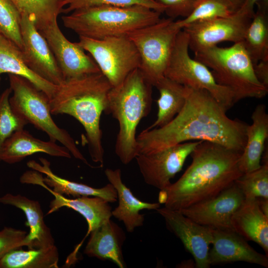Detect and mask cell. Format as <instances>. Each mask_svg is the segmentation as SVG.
I'll list each match as a JSON object with an SVG mask.
<instances>
[{"instance_id":"6da1fadb","label":"cell","mask_w":268,"mask_h":268,"mask_svg":"<svg viewBox=\"0 0 268 268\" xmlns=\"http://www.w3.org/2000/svg\"><path fill=\"white\" fill-rule=\"evenodd\" d=\"M186 87L185 105L173 119L162 127L145 129L136 137L138 155L193 140L215 142L242 153L248 125L229 118L207 91Z\"/></svg>"},{"instance_id":"7a4b0ae2","label":"cell","mask_w":268,"mask_h":268,"mask_svg":"<svg viewBox=\"0 0 268 268\" xmlns=\"http://www.w3.org/2000/svg\"><path fill=\"white\" fill-rule=\"evenodd\" d=\"M241 154L215 142L200 141L190 154L191 165L176 182L160 191L159 202L180 211L215 197L243 174L239 166Z\"/></svg>"},{"instance_id":"3957f363","label":"cell","mask_w":268,"mask_h":268,"mask_svg":"<svg viewBox=\"0 0 268 268\" xmlns=\"http://www.w3.org/2000/svg\"><path fill=\"white\" fill-rule=\"evenodd\" d=\"M112 87L101 72L89 74L64 80L50 99L52 115H68L82 125L91 160L101 167L104 150L100 118Z\"/></svg>"},{"instance_id":"277c9868","label":"cell","mask_w":268,"mask_h":268,"mask_svg":"<svg viewBox=\"0 0 268 268\" xmlns=\"http://www.w3.org/2000/svg\"><path fill=\"white\" fill-rule=\"evenodd\" d=\"M152 87L137 68L108 92L104 112L118 122L115 152L124 164L130 163L138 154L136 128L151 110Z\"/></svg>"},{"instance_id":"5b68a950","label":"cell","mask_w":268,"mask_h":268,"mask_svg":"<svg viewBox=\"0 0 268 268\" xmlns=\"http://www.w3.org/2000/svg\"><path fill=\"white\" fill-rule=\"evenodd\" d=\"M161 13L142 5H97L78 9L62 16L64 26L79 37L102 39L127 36L161 19Z\"/></svg>"},{"instance_id":"8992f818","label":"cell","mask_w":268,"mask_h":268,"mask_svg":"<svg viewBox=\"0 0 268 268\" xmlns=\"http://www.w3.org/2000/svg\"><path fill=\"white\" fill-rule=\"evenodd\" d=\"M194 59L209 68L216 81L231 90L235 103L247 98L261 99L268 92L256 77L254 64L242 41L229 47L217 46L194 52Z\"/></svg>"},{"instance_id":"52a82bcc","label":"cell","mask_w":268,"mask_h":268,"mask_svg":"<svg viewBox=\"0 0 268 268\" xmlns=\"http://www.w3.org/2000/svg\"><path fill=\"white\" fill-rule=\"evenodd\" d=\"M8 76L12 91L9 103L12 110L28 124L46 133L50 140L60 142L74 158L91 166L72 137L54 121L49 97L27 79L12 74Z\"/></svg>"},{"instance_id":"ba28073f","label":"cell","mask_w":268,"mask_h":268,"mask_svg":"<svg viewBox=\"0 0 268 268\" xmlns=\"http://www.w3.org/2000/svg\"><path fill=\"white\" fill-rule=\"evenodd\" d=\"M181 30L171 18L136 29L127 36L136 47L140 70L153 86L164 76L177 34Z\"/></svg>"},{"instance_id":"9c48e42d","label":"cell","mask_w":268,"mask_h":268,"mask_svg":"<svg viewBox=\"0 0 268 268\" xmlns=\"http://www.w3.org/2000/svg\"><path fill=\"white\" fill-rule=\"evenodd\" d=\"M189 37L177 34L164 76L185 86L207 91L227 111L235 103L233 92L219 84L209 68L189 55Z\"/></svg>"},{"instance_id":"30bf717a","label":"cell","mask_w":268,"mask_h":268,"mask_svg":"<svg viewBox=\"0 0 268 268\" xmlns=\"http://www.w3.org/2000/svg\"><path fill=\"white\" fill-rule=\"evenodd\" d=\"M77 43L91 55L112 87L121 84L131 72L139 67L138 52L127 36L102 39L79 37Z\"/></svg>"},{"instance_id":"8fae6325","label":"cell","mask_w":268,"mask_h":268,"mask_svg":"<svg viewBox=\"0 0 268 268\" xmlns=\"http://www.w3.org/2000/svg\"><path fill=\"white\" fill-rule=\"evenodd\" d=\"M252 18L239 9L228 16L196 22L182 30L188 35L189 49L195 52L225 41H242Z\"/></svg>"},{"instance_id":"7c38bea8","label":"cell","mask_w":268,"mask_h":268,"mask_svg":"<svg viewBox=\"0 0 268 268\" xmlns=\"http://www.w3.org/2000/svg\"><path fill=\"white\" fill-rule=\"evenodd\" d=\"M200 142L187 141L137 155L135 159L145 183L160 191L166 189Z\"/></svg>"},{"instance_id":"4fadbf2b","label":"cell","mask_w":268,"mask_h":268,"mask_svg":"<svg viewBox=\"0 0 268 268\" xmlns=\"http://www.w3.org/2000/svg\"><path fill=\"white\" fill-rule=\"evenodd\" d=\"M38 30L47 41L64 80L100 72L92 58L77 42H71L65 36L57 20Z\"/></svg>"},{"instance_id":"5bb4252c","label":"cell","mask_w":268,"mask_h":268,"mask_svg":"<svg viewBox=\"0 0 268 268\" xmlns=\"http://www.w3.org/2000/svg\"><path fill=\"white\" fill-rule=\"evenodd\" d=\"M20 26L22 46L21 49L27 67L46 81L56 85L64 80L55 57L34 21L20 14Z\"/></svg>"},{"instance_id":"9a60e30c","label":"cell","mask_w":268,"mask_h":268,"mask_svg":"<svg viewBox=\"0 0 268 268\" xmlns=\"http://www.w3.org/2000/svg\"><path fill=\"white\" fill-rule=\"evenodd\" d=\"M156 210L164 218L167 228L180 239L192 255L196 267L209 268L208 256L213 229L195 222L180 211L165 207Z\"/></svg>"},{"instance_id":"2e32d148","label":"cell","mask_w":268,"mask_h":268,"mask_svg":"<svg viewBox=\"0 0 268 268\" xmlns=\"http://www.w3.org/2000/svg\"><path fill=\"white\" fill-rule=\"evenodd\" d=\"M244 200L243 193L234 183L215 197L180 211L200 224L213 229L233 231L232 217Z\"/></svg>"},{"instance_id":"e0dca14e","label":"cell","mask_w":268,"mask_h":268,"mask_svg":"<svg viewBox=\"0 0 268 268\" xmlns=\"http://www.w3.org/2000/svg\"><path fill=\"white\" fill-rule=\"evenodd\" d=\"M23 184L39 185L49 191L54 197L50 202L47 214L53 213L63 207H67L79 213L88 224L87 237L94 229L111 219L112 209L109 202L98 197L81 196L70 199L53 191L42 180L41 173L35 171L25 172L21 177Z\"/></svg>"},{"instance_id":"ac0fdd59","label":"cell","mask_w":268,"mask_h":268,"mask_svg":"<svg viewBox=\"0 0 268 268\" xmlns=\"http://www.w3.org/2000/svg\"><path fill=\"white\" fill-rule=\"evenodd\" d=\"M210 265L245 262L268 267V258L254 250L241 236L230 230L213 229Z\"/></svg>"},{"instance_id":"d6986e66","label":"cell","mask_w":268,"mask_h":268,"mask_svg":"<svg viewBox=\"0 0 268 268\" xmlns=\"http://www.w3.org/2000/svg\"><path fill=\"white\" fill-rule=\"evenodd\" d=\"M105 174L115 188L119 201L118 205L112 211V216L124 223L128 232H133L143 224L144 215L139 211L144 209L156 210L160 203L144 202L136 198L123 183L120 169L107 168Z\"/></svg>"},{"instance_id":"ffe728a7","label":"cell","mask_w":268,"mask_h":268,"mask_svg":"<svg viewBox=\"0 0 268 268\" xmlns=\"http://www.w3.org/2000/svg\"><path fill=\"white\" fill-rule=\"evenodd\" d=\"M84 253L90 257L109 260L120 268L126 267L122 247L126 239L123 230L111 219L90 233Z\"/></svg>"},{"instance_id":"44dd1931","label":"cell","mask_w":268,"mask_h":268,"mask_svg":"<svg viewBox=\"0 0 268 268\" xmlns=\"http://www.w3.org/2000/svg\"><path fill=\"white\" fill-rule=\"evenodd\" d=\"M41 152L52 156L71 158L68 149L56 142L44 141L35 137L24 129L14 133L5 142L0 161L8 164L18 163L26 157Z\"/></svg>"},{"instance_id":"7402d4cb","label":"cell","mask_w":268,"mask_h":268,"mask_svg":"<svg viewBox=\"0 0 268 268\" xmlns=\"http://www.w3.org/2000/svg\"><path fill=\"white\" fill-rule=\"evenodd\" d=\"M0 203L10 205L23 211L29 227L25 242L28 249L46 248L55 245L50 229L44 220V214L39 202L19 194H6L0 197Z\"/></svg>"},{"instance_id":"603a6c76","label":"cell","mask_w":268,"mask_h":268,"mask_svg":"<svg viewBox=\"0 0 268 268\" xmlns=\"http://www.w3.org/2000/svg\"><path fill=\"white\" fill-rule=\"evenodd\" d=\"M231 225L233 231L258 244L268 256V217L261 210L258 198H245L232 217Z\"/></svg>"},{"instance_id":"cb8c5ba5","label":"cell","mask_w":268,"mask_h":268,"mask_svg":"<svg viewBox=\"0 0 268 268\" xmlns=\"http://www.w3.org/2000/svg\"><path fill=\"white\" fill-rule=\"evenodd\" d=\"M40 163L34 160L29 161L27 166L31 169L46 175L43 177L44 183L53 191L60 195L73 197L92 196L100 197L109 202L117 201L116 191L110 183L100 188H95L85 184L71 181L55 174L50 167V163L44 158H40Z\"/></svg>"},{"instance_id":"d4e9b609","label":"cell","mask_w":268,"mask_h":268,"mask_svg":"<svg viewBox=\"0 0 268 268\" xmlns=\"http://www.w3.org/2000/svg\"><path fill=\"white\" fill-rule=\"evenodd\" d=\"M252 123L246 130V143L240 156L239 166L243 174L259 168L268 137V114L266 106L261 104L251 116Z\"/></svg>"},{"instance_id":"484cf974","label":"cell","mask_w":268,"mask_h":268,"mask_svg":"<svg viewBox=\"0 0 268 268\" xmlns=\"http://www.w3.org/2000/svg\"><path fill=\"white\" fill-rule=\"evenodd\" d=\"M6 73L23 77L43 92L50 99L57 85L38 76L26 65L21 49L0 32V74Z\"/></svg>"},{"instance_id":"4316f807","label":"cell","mask_w":268,"mask_h":268,"mask_svg":"<svg viewBox=\"0 0 268 268\" xmlns=\"http://www.w3.org/2000/svg\"><path fill=\"white\" fill-rule=\"evenodd\" d=\"M159 92L155 121L146 129L162 127L169 123L181 111L186 98V86L164 76L154 86Z\"/></svg>"},{"instance_id":"83f0119b","label":"cell","mask_w":268,"mask_h":268,"mask_svg":"<svg viewBox=\"0 0 268 268\" xmlns=\"http://www.w3.org/2000/svg\"><path fill=\"white\" fill-rule=\"evenodd\" d=\"M256 5L257 10L242 41L253 64L268 59V1H258Z\"/></svg>"},{"instance_id":"f1b7e54d","label":"cell","mask_w":268,"mask_h":268,"mask_svg":"<svg viewBox=\"0 0 268 268\" xmlns=\"http://www.w3.org/2000/svg\"><path fill=\"white\" fill-rule=\"evenodd\" d=\"M15 249L0 259V268H57L59 252L54 245L46 248Z\"/></svg>"},{"instance_id":"f546056e","label":"cell","mask_w":268,"mask_h":268,"mask_svg":"<svg viewBox=\"0 0 268 268\" xmlns=\"http://www.w3.org/2000/svg\"><path fill=\"white\" fill-rule=\"evenodd\" d=\"M20 14H25L35 22L37 29L57 20L64 8L63 0H10Z\"/></svg>"},{"instance_id":"4dcf8cb0","label":"cell","mask_w":268,"mask_h":268,"mask_svg":"<svg viewBox=\"0 0 268 268\" xmlns=\"http://www.w3.org/2000/svg\"><path fill=\"white\" fill-rule=\"evenodd\" d=\"M260 167L244 173L235 182L245 198L268 199V159H263Z\"/></svg>"},{"instance_id":"1f68e13d","label":"cell","mask_w":268,"mask_h":268,"mask_svg":"<svg viewBox=\"0 0 268 268\" xmlns=\"http://www.w3.org/2000/svg\"><path fill=\"white\" fill-rule=\"evenodd\" d=\"M10 87L6 88L0 95V155L5 141L15 132L24 129L27 122L16 114L9 103L11 95Z\"/></svg>"},{"instance_id":"d6a6232c","label":"cell","mask_w":268,"mask_h":268,"mask_svg":"<svg viewBox=\"0 0 268 268\" xmlns=\"http://www.w3.org/2000/svg\"><path fill=\"white\" fill-rule=\"evenodd\" d=\"M233 12L219 0H201L187 17L175 21L176 26L182 29L193 23L228 16Z\"/></svg>"},{"instance_id":"836d02e7","label":"cell","mask_w":268,"mask_h":268,"mask_svg":"<svg viewBox=\"0 0 268 268\" xmlns=\"http://www.w3.org/2000/svg\"><path fill=\"white\" fill-rule=\"evenodd\" d=\"M20 14L10 0H0V32L19 48L22 46Z\"/></svg>"},{"instance_id":"e575fe53","label":"cell","mask_w":268,"mask_h":268,"mask_svg":"<svg viewBox=\"0 0 268 268\" xmlns=\"http://www.w3.org/2000/svg\"><path fill=\"white\" fill-rule=\"evenodd\" d=\"M63 4L64 8L62 13L65 14L78 9L97 5H142L161 13L164 12L165 9L155 0H63Z\"/></svg>"},{"instance_id":"d590c367","label":"cell","mask_w":268,"mask_h":268,"mask_svg":"<svg viewBox=\"0 0 268 268\" xmlns=\"http://www.w3.org/2000/svg\"><path fill=\"white\" fill-rule=\"evenodd\" d=\"M27 233L24 230L10 227H4L1 230L0 259L11 250L26 246L25 238Z\"/></svg>"},{"instance_id":"8d00e7d4","label":"cell","mask_w":268,"mask_h":268,"mask_svg":"<svg viewBox=\"0 0 268 268\" xmlns=\"http://www.w3.org/2000/svg\"><path fill=\"white\" fill-rule=\"evenodd\" d=\"M165 7L164 12L173 19L188 16L201 0H155Z\"/></svg>"},{"instance_id":"74e56055","label":"cell","mask_w":268,"mask_h":268,"mask_svg":"<svg viewBox=\"0 0 268 268\" xmlns=\"http://www.w3.org/2000/svg\"><path fill=\"white\" fill-rule=\"evenodd\" d=\"M254 70L259 81L268 88V59L262 60L254 64Z\"/></svg>"},{"instance_id":"f35d334b","label":"cell","mask_w":268,"mask_h":268,"mask_svg":"<svg viewBox=\"0 0 268 268\" xmlns=\"http://www.w3.org/2000/svg\"><path fill=\"white\" fill-rule=\"evenodd\" d=\"M260 1H268V0H245L242 7L239 9L248 14L253 16L254 13V6Z\"/></svg>"},{"instance_id":"ab89813d","label":"cell","mask_w":268,"mask_h":268,"mask_svg":"<svg viewBox=\"0 0 268 268\" xmlns=\"http://www.w3.org/2000/svg\"><path fill=\"white\" fill-rule=\"evenodd\" d=\"M226 5L233 13L238 10L245 0H219Z\"/></svg>"},{"instance_id":"60d3db41","label":"cell","mask_w":268,"mask_h":268,"mask_svg":"<svg viewBox=\"0 0 268 268\" xmlns=\"http://www.w3.org/2000/svg\"><path fill=\"white\" fill-rule=\"evenodd\" d=\"M258 200L261 210L268 217V199L259 198Z\"/></svg>"},{"instance_id":"b9f144b4","label":"cell","mask_w":268,"mask_h":268,"mask_svg":"<svg viewBox=\"0 0 268 268\" xmlns=\"http://www.w3.org/2000/svg\"><path fill=\"white\" fill-rule=\"evenodd\" d=\"M192 266H196L195 261L192 260H187L181 262L178 265L179 268H193Z\"/></svg>"},{"instance_id":"7bdbcfd3","label":"cell","mask_w":268,"mask_h":268,"mask_svg":"<svg viewBox=\"0 0 268 268\" xmlns=\"http://www.w3.org/2000/svg\"><path fill=\"white\" fill-rule=\"evenodd\" d=\"M0 81H1V77H0Z\"/></svg>"},{"instance_id":"ee69618b","label":"cell","mask_w":268,"mask_h":268,"mask_svg":"<svg viewBox=\"0 0 268 268\" xmlns=\"http://www.w3.org/2000/svg\"><path fill=\"white\" fill-rule=\"evenodd\" d=\"M1 33V32H0Z\"/></svg>"}]
</instances>
